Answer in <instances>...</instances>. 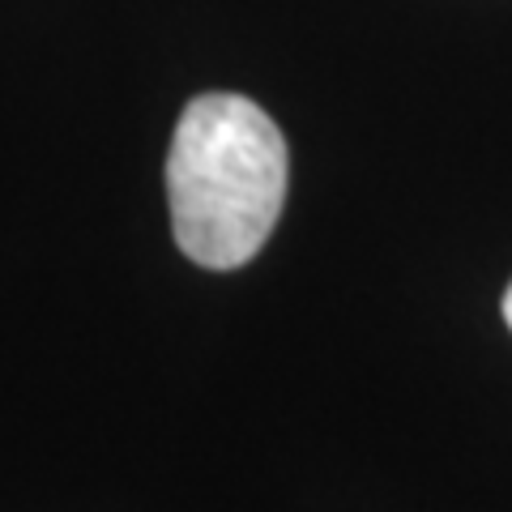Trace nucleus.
<instances>
[{"label": "nucleus", "instance_id": "f257e3e1", "mask_svg": "<svg viewBox=\"0 0 512 512\" xmlns=\"http://www.w3.org/2000/svg\"><path fill=\"white\" fill-rule=\"evenodd\" d=\"M171 231L201 269L248 265L286 201V141L244 94H197L167 154Z\"/></svg>", "mask_w": 512, "mask_h": 512}, {"label": "nucleus", "instance_id": "f03ea898", "mask_svg": "<svg viewBox=\"0 0 512 512\" xmlns=\"http://www.w3.org/2000/svg\"><path fill=\"white\" fill-rule=\"evenodd\" d=\"M504 320H508V329H512V282H508V291H504Z\"/></svg>", "mask_w": 512, "mask_h": 512}]
</instances>
